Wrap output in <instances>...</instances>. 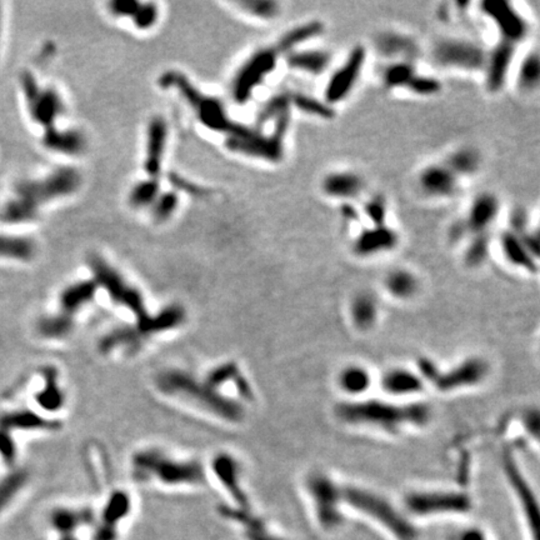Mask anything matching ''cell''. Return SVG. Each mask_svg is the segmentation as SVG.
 Here are the masks:
<instances>
[{
	"mask_svg": "<svg viewBox=\"0 0 540 540\" xmlns=\"http://www.w3.org/2000/svg\"><path fill=\"white\" fill-rule=\"evenodd\" d=\"M338 419L354 427L377 428L389 434L408 427H423L430 419V408L423 403L398 404L386 400H350L335 408Z\"/></svg>",
	"mask_w": 540,
	"mask_h": 540,
	"instance_id": "cell-1",
	"label": "cell"
},
{
	"mask_svg": "<svg viewBox=\"0 0 540 540\" xmlns=\"http://www.w3.org/2000/svg\"><path fill=\"white\" fill-rule=\"evenodd\" d=\"M79 184V174L72 168L58 169L55 173L38 181L24 183L17 188V197L6 209L7 218L18 221L30 219L48 201L73 193Z\"/></svg>",
	"mask_w": 540,
	"mask_h": 540,
	"instance_id": "cell-2",
	"label": "cell"
},
{
	"mask_svg": "<svg viewBox=\"0 0 540 540\" xmlns=\"http://www.w3.org/2000/svg\"><path fill=\"white\" fill-rule=\"evenodd\" d=\"M341 494L346 506L378 523L395 539L415 540L418 538V530L413 523L384 497L353 486L341 488Z\"/></svg>",
	"mask_w": 540,
	"mask_h": 540,
	"instance_id": "cell-3",
	"label": "cell"
},
{
	"mask_svg": "<svg viewBox=\"0 0 540 540\" xmlns=\"http://www.w3.org/2000/svg\"><path fill=\"white\" fill-rule=\"evenodd\" d=\"M488 50L477 40L448 35L434 41L430 58L437 67L463 73H481Z\"/></svg>",
	"mask_w": 540,
	"mask_h": 540,
	"instance_id": "cell-4",
	"label": "cell"
},
{
	"mask_svg": "<svg viewBox=\"0 0 540 540\" xmlns=\"http://www.w3.org/2000/svg\"><path fill=\"white\" fill-rule=\"evenodd\" d=\"M367 61V48L363 44L354 46L339 67L335 68L333 72L329 74L321 98L333 108L344 103L359 84Z\"/></svg>",
	"mask_w": 540,
	"mask_h": 540,
	"instance_id": "cell-5",
	"label": "cell"
},
{
	"mask_svg": "<svg viewBox=\"0 0 540 540\" xmlns=\"http://www.w3.org/2000/svg\"><path fill=\"white\" fill-rule=\"evenodd\" d=\"M163 83L178 88L184 98L189 101V104L195 109L200 121L208 128H212L218 132H229L230 137H234L241 130L243 126L235 124L232 120H229L221 103L199 93L192 84H189V81L183 75L169 73L163 80Z\"/></svg>",
	"mask_w": 540,
	"mask_h": 540,
	"instance_id": "cell-6",
	"label": "cell"
},
{
	"mask_svg": "<svg viewBox=\"0 0 540 540\" xmlns=\"http://www.w3.org/2000/svg\"><path fill=\"white\" fill-rule=\"evenodd\" d=\"M308 493L313 501L314 512L320 527L333 530L343 521L341 488L327 474H312L307 480Z\"/></svg>",
	"mask_w": 540,
	"mask_h": 540,
	"instance_id": "cell-7",
	"label": "cell"
},
{
	"mask_svg": "<svg viewBox=\"0 0 540 540\" xmlns=\"http://www.w3.org/2000/svg\"><path fill=\"white\" fill-rule=\"evenodd\" d=\"M472 506V498L457 490H420L408 494L406 498V507L417 517L464 514L470 512Z\"/></svg>",
	"mask_w": 540,
	"mask_h": 540,
	"instance_id": "cell-8",
	"label": "cell"
},
{
	"mask_svg": "<svg viewBox=\"0 0 540 540\" xmlns=\"http://www.w3.org/2000/svg\"><path fill=\"white\" fill-rule=\"evenodd\" d=\"M279 55L275 47L261 48L247 60L234 79L233 95L237 103L244 104L250 99L255 89L275 70Z\"/></svg>",
	"mask_w": 540,
	"mask_h": 540,
	"instance_id": "cell-9",
	"label": "cell"
},
{
	"mask_svg": "<svg viewBox=\"0 0 540 540\" xmlns=\"http://www.w3.org/2000/svg\"><path fill=\"white\" fill-rule=\"evenodd\" d=\"M479 12L492 21L499 39L519 46L527 39L530 27L519 10L507 0H484L479 4Z\"/></svg>",
	"mask_w": 540,
	"mask_h": 540,
	"instance_id": "cell-10",
	"label": "cell"
},
{
	"mask_svg": "<svg viewBox=\"0 0 540 540\" xmlns=\"http://www.w3.org/2000/svg\"><path fill=\"white\" fill-rule=\"evenodd\" d=\"M161 387L169 393H181L189 395L190 398L198 399L203 406L213 409V412L229 418V419H239L241 410L237 404L226 399H221L217 394L209 392L207 388H203L199 384L194 383L183 374L169 373L161 378Z\"/></svg>",
	"mask_w": 540,
	"mask_h": 540,
	"instance_id": "cell-11",
	"label": "cell"
},
{
	"mask_svg": "<svg viewBox=\"0 0 540 540\" xmlns=\"http://www.w3.org/2000/svg\"><path fill=\"white\" fill-rule=\"evenodd\" d=\"M417 187L429 199H453L461 192V180L443 161L430 163L420 169Z\"/></svg>",
	"mask_w": 540,
	"mask_h": 540,
	"instance_id": "cell-12",
	"label": "cell"
},
{
	"mask_svg": "<svg viewBox=\"0 0 540 540\" xmlns=\"http://www.w3.org/2000/svg\"><path fill=\"white\" fill-rule=\"evenodd\" d=\"M518 46L506 40L498 39L488 50L486 66L483 69L484 86L488 93L498 94L507 86L514 60L517 58Z\"/></svg>",
	"mask_w": 540,
	"mask_h": 540,
	"instance_id": "cell-13",
	"label": "cell"
},
{
	"mask_svg": "<svg viewBox=\"0 0 540 540\" xmlns=\"http://www.w3.org/2000/svg\"><path fill=\"white\" fill-rule=\"evenodd\" d=\"M400 234L389 224L361 228L352 241V253L358 258H374L392 253L399 247Z\"/></svg>",
	"mask_w": 540,
	"mask_h": 540,
	"instance_id": "cell-14",
	"label": "cell"
},
{
	"mask_svg": "<svg viewBox=\"0 0 540 540\" xmlns=\"http://www.w3.org/2000/svg\"><path fill=\"white\" fill-rule=\"evenodd\" d=\"M375 53L386 61H414L421 55L419 41L410 34L399 30H383L374 38Z\"/></svg>",
	"mask_w": 540,
	"mask_h": 540,
	"instance_id": "cell-15",
	"label": "cell"
},
{
	"mask_svg": "<svg viewBox=\"0 0 540 540\" xmlns=\"http://www.w3.org/2000/svg\"><path fill=\"white\" fill-rule=\"evenodd\" d=\"M137 469H149L148 473L158 475L166 483H200L203 472L195 464H178L154 454H141L135 459Z\"/></svg>",
	"mask_w": 540,
	"mask_h": 540,
	"instance_id": "cell-16",
	"label": "cell"
},
{
	"mask_svg": "<svg viewBox=\"0 0 540 540\" xmlns=\"http://www.w3.org/2000/svg\"><path fill=\"white\" fill-rule=\"evenodd\" d=\"M320 190L329 199L340 203L354 201L366 192V179L361 174L350 169L333 170L323 177Z\"/></svg>",
	"mask_w": 540,
	"mask_h": 540,
	"instance_id": "cell-17",
	"label": "cell"
},
{
	"mask_svg": "<svg viewBox=\"0 0 540 540\" xmlns=\"http://www.w3.org/2000/svg\"><path fill=\"white\" fill-rule=\"evenodd\" d=\"M487 374L488 366L484 360L470 358L449 369L446 373H438L433 381L441 392H454L479 384Z\"/></svg>",
	"mask_w": 540,
	"mask_h": 540,
	"instance_id": "cell-18",
	"label": "cell"
},
{
	"mask_svg": "<svg viewBox=\"0 0 540 540\" xmlns=\"http://www.w3.org/2000/svg\"><path fill=\"white\" fill-rule=\"evenodd\" d=\"M504 469L508 480L513 487L514 493L521 503V508L527 518L528 526L533 534V539L538 540L539 539V506L535 495L532 492V488L529 487L527 479L520 472L519 467L512 455L506 457Z\"/></svg>",
	"mask_w": 540,
	"mask_h": 540,
	"instance_id": "cell-19",
	"label": "cell"
},
{
	"mask_svg": "<svg viewBox=\"0 0 540 540\" xmlns=\"http://www.w3.org/2000/svg\"><path fill=\"white\" fill-rule=\"evenodd\" d=\"M501 201L492 192H481L474 197L463 217L470 235L490 233V229L499 218Z\"/></svg>",
	"mask_w": 540,
	"mask_h": 540,
	"instance_id": "cell-20",
	"label": "cell"
},
{
	"mask_svg": "<svg viewBox=\"0 0 540 540\" xmlns=\"http://www.w3.org/2000/svg\"><path fill=\"white\" fill-rule=\"evenodd\" d=\"M92 266L97 279L99 280L100 284L107 288L108 292L114 299L130 308L134 313L138 314L139 317L144 315V307L139 293L133 288L129 287L126 280L121 279V277L118 275L113 268L109 267L98 258L93 259Z\"/></svg>",
	"mask_w": 540,
	"mask_h": 540,
	"instance_id": "cell-21",
	"label": "cell"
},
{
	"mask_svg": "<svg viewBox=\"0 0 540 540\" xmlns=\"http://www.w3.org/2000/svg\"><path fill=\"white\" fill-rule=\"evenodd\" d=\"M284 57L289 69L313 78L329 72L334 60L332 50L327 48H299Z\"/></svg>",
	"mask_w": 540,
	"mask_h": 540,
	"instance_id": "cell-22",
	"label": "cell"
},
{
	"mask_svg": "<svg viewBox=\"0 0 540 540\" xmlns=\"http://www.w3.org/2000/svg\"><path fill=\"white\" fill-rule=\"evenodd\" d=\"M327 27L324 21L320 19H310L300 23L298 26L289 29L288 32L280 37L277 46V50L279 52L280 55L293 52L295 49L304 48L309 41L318 39L326 34Z\"/></svg>",
	"mask_w": 540,
	"mask_h": 540,
	"instance_id": "cell-23",
	"label": "cell"
},
{
	"mask_svg": "<svg viewBox=\"0 0 540 540\" xmlns=\"http://www.w3.org/2000/svg\"><path fill=\"white\" fill-rule=\"evenodd\" d=\"M28 99L34 118L43 124H52L63 112V104L58 94L52 90H37L33 79H28Z\"/></svg>",
	"mask_w": 540,
	"mask_h": 540,
	"instance_id": "cell-24",
	"label": "cell"
},
{
	"mask_svg": "<svg viewBox=\"0 0 540 540\" xmlns=\"http://www.w3.org/2000/svg\"><path fill=\"white\" fill-rule=\"evenodd\" d=\"M500 252L508 263L518 269H523L528 273H537L538 264L527 247L523 244L519 235L504 229L499 237Z\"/></svg>",
	"mask_w": 540,
	"mask_h": 540,
	"instance_id": "cell-25",
	"label": "cell"
},
{
	"mask_svg": "<svg viewBox=\"0 0 540 540\" xmlns=\"http://www.w3.org/2000/svg\"><path fill=\"white\" fill-rule=\"evenodd\" d=\"M381 388L393 397H407L421 392L424 379L419 374L406 368H393L383 375Z\"/></svg>",
	"mask_w": 540,
	"mask_h": 540,
	"instance_id": "cell-26",
	"label": "cell"
},
{
	"mask_svg": "<svg viewBox=\"0 0 540 540\" xmlns=\"http://www.w3.org/2000/svg\"><path fill=\"white\" fill-rule=\"evenodd\" d=\"M130 509V503L127 495L123 493L114 494L108 501L104 509L99 527L94 533V540H117V526Z\"/></svg>",
	"mask_w": 540,
	"mask_h": 540,
	"instance_id": "cell-27",
	"label": "cell"
},
{
	"mask_svg": "<svg viewBox=\"0 0 540 540\" xmlns=\"http://www.w3.org/2000/svg\"><path fill=\"white\" fill-rule=\"evenodd\" d=\"M443 163L461 180L472 178L479 173L483 166V157L479 149L461 146L449 152Z\"/></svg>",
	"mask_w": 540,
	"mask_h": 540,
	"instance_id": "cell-28",
	"label": "cell"
},
{
	"mask_svg": "<svg viewBox=\"0 0 540 540\" xmlns=\"http://www.w3.org/2000/svg\"><path fill=\"white\" fill-rule=\"evenodd\" d=\"M417 73L418 67L414 61H388L380 72V83L388 92L404 90Z\"/></svg>",
	"mask_w": 540,
	"mask_h": 540,
	"instance_id": "cell-29",
	"label": "cell"
},
{
	"mask_svg": "<svg viewBox=\"0 0 540 540\" xmlns=\"http://www.w3.org/2000/svg\"><path fill=\"white\" fill-rule=\"evenodd\" d=\"M384 288L393 298L407 300L419 292L420 281L412 270L397 268L386 275Z\"/></svg>",
	"mask_w": 540,
	"mask_h": 540,
	"instance_id": "cell-30",
	"label": "cell"
},
{
	"mask_svg": "<svg viewBox=\"0 0 540 540\" xmlns=\"http://www.w3.org/2000/svg\"><path fill=\"white\" fill-rule=\"evenodd\" d=\"M289 95L292 109H297L298 112L306 114L308 117L329 121L333 120L337 115L335 108L329 106L323 98H318L313 94L289 90Z\"/></svg>",
	"mask_w": 540,
	"mask_h": 540,
	"instance_id": "cell-31",
	"label": "cell"
},
{
	"mask_svg": "<svg viewBox=\"0 0 540 540\" xmlns=\"http://www.w3.org/2000/svg\"><path fill=\"white\" fill-rule=\"evenodd\" d=\"M338 386L343 393L358 397L366 393L372 386V375L367 368L352 364L343 368L338 375Z\"/></svg>",
	"mask_w": 540,
	"mask_h": 540,
	"instance_id": "cell-32",
	"label": "cell"
},
{
	"mask_svg": "<svg viewBox=\"0 0 540 540\" xmlns=\"http://www.w3.org/2000/svg\"><path fill=\"white\" fill-rule=\"evenodd\" d=\"M515 84L519 92L532 94L539 88L540 58L537 50L526 54L517 69Z\"/></svg>",
	"mask_w": 540,
	"mask_h": 540,
	"instance_id": "cell-33",
	"label": "cell"
},
{
	"mask_svg": "<svg viewBox=\"0 0 540 540\" xmlns=\"http://www.w3.org/2000/svg\"><path fill=\"white\" fill-rule=\"evenodd\" d=\"M167 140V127L161 119H155L149 128L148 138L147 172L150 175H158L161 167Z\"/></svg>",
	"mask_w": 540,
	"mask_h": 540,
	"instance_id": "cell-34",
	"label": "cell"
},
{
	"mask_svg": "<svg viewBox=\"0 0 540 540\" xmlns=\"http://www.w3.org/2000/svg\"><path fill=\"white\" fill-rule=\"evenodd\" d=\"M350 318L353 324L360 330H368L378 319V303L374 295L360 293L350 304Z\"/></svg>",
	"mask_w": 540,
	"mask_h": 540,
	"instance_id": "cell-35",
	"label": "cell"
},
{
	"mask_svg": "<svg viewBox=\"0 0 540 540\" xmlns=\"http://www.w3.org/2000/svg\"><path fill=\"white\" fill-rule=\"evenodd\" d=\"M94 515L90 510H74V509H57L52 513L50 521L54 529L59 534L75 533L79 528L90 524Z\"/></svg>",
	"mask_w": 540,
	"mask_h": 540,
	"instance_id": "cell-36",
	"label": "cell"
},
{
	"mask_svg": "<svg viewBox=\"0 0 540 540\" xmlns=\"http://www.w3.org/2000/svg\"><path fill=\"white\" fill-rule=\"evenodd\" d=\"M466 250H464V263L468 268L481 267L490 254V246L492 238L490 234L481 233L473 234L466 241Z\"/></svg>",
	"mask_w": 540,
	"mask_h": 540,
	"instance_id": "cell-37",
	"label": "cell"
},
{
	"mask_svg": "<svg viewBox=\"0 0 540 540\" xmlns=\"http://www.w3.org/2000/svg\"><path fill=\"white\" fill-rule=\"evenodd\" d=\"M52 423L39 418L30 412H14L0 417V429L9 432L10 429H37V428H52Z\"/></svg>",
	"mask_w": 540,
	"mask_h": 540,
	"instance_id": "cell-38",
	"label": "cell"
},
{
	"mask_svg": "<svg viewBox=\"0 0 540 540\" xmlns=\"http://www.w3.org/2000/svg\"><path fill=\"white\" fill-rule=\"evenodd\" d=\"M227 513L230 518L243 524L248 540H284L270 533L259 519L249 515L244 510H227Z\"/></svg>",
	"mask_w": 540,
	"mask_h": 540,
	"instance_id": "cell-39",
	"label": "cell"
},
{
	"mask_svg": "<svg viewBox=\"0 0 540 540\" xmlns=\"http://www.w3.org/2000/svg\"><path fill=\"white\" fill-rule=\"evenodd\" d=\"M361 217L369 221V226L388 224L389 203L384 194H374L360 208Z\"/></svg>",
	"mask_w": 540,
	"mask_h": 540,
	"instance_id": "cell-40",
	"label": "cell"
},
{
	"mask_svg": "<svg viewBox=\"0 0 540 540\" xmlns=\"http://www.w3.org/2000/svg\"><path fill=\"white\" fill-rule=\"evenodd\" d=\"M441 90H443V83L438 77L432 74L419 73V72L414 75L407 88L404 89V92L421 98L435 97L441 93Z\"/></svg>",
	"mask_w": 540,
	"mask_h": 540,
	"instance_id": "cell-41",
	"label": "cell"
},
{
	"mask_svg": "<svg viewBox=\"0 0 540 540\" xmlns=\"http://www.w3.org/2000/svg\"><path fill=\"white\" fill-rule=\"evenodd\" d=\"M34 253L33 243L26 238L0 235V257L29 259Z\"/></svg>",
	"mask_w": 540,
	"mask_h": 540,
	"instance_id": "cell-42",
	"label": "cell"
},
{
	"mask_svg": "<svg viewBox=\"0 0 540 540\" xmlns=\"http://www.w3.org/2000/svg\"><path fill=\"white\" fill-rule=\"evenodd\" d=\"M292 106H290V95L289 90L283 92V93L274 95L273 98L268 100L266 106L261 108V110L258 115V121L260 124H266L268 121H275L283 114L292 112Z\"/></svg>",
	"mask_w": 540,
	"mask_h": 540,
	"instance_id": "cell-43",
	"label": "cell"
},
{
	"mask_svg": "<svg viewBox=\"0 0 540 540\" xmlns=\"http://www.w3.org/2000/svg\"><path fill=\"white\" fill-rule=\"evenodd\" d=\"M48 147L54 148L59 152L68 154L79 153L84 146V140L79 133L69 132V133H60L52 130L46 138Z\"/></svg>",
	"mask_w": 540,
	"mask_h": 540,
	"instance_id": "cell-44",
	"label": "cell"
},
{
	"mask_svg": "<svg viewBox=\"0 0 540 540\" xmlns=\"http://www.w3.org/2000/svg\"><path fill=\"white\" fill-rule=\"evenodd\" d=\"M26 481H27V474L21 470L9 474L0 481V513L13 500L14 497L26 484Z\"/></svg>",
	"mask_w": 540,
	"mask_h": 540,
	"instance_id": "cell-45",
	"label": "cell"
},
{
	"mask_svg": "<svg viewBox=\"0 0 540 540\" xmlns=\"http://www.w3.org/2000/svg\"><path fill=\"white\" fill-rule=\"evenodd\" d=\"M217 472L219 474V477H221V479L224 480L227 487L230 489L229 492H232V494H233L234 499L240 503L241 507H246L247 506V499H246L244 494L241 493V489H239L238 484H237L233 463L228 458L218 459V461H217Z\"/></svg>",
	"mask_w": 540,
	"mask_h": 540,
	"instance_id": "cell-46",
	"label": "cell"
},
{
	"mask_svg": "<svg viewBox=\"0 0 540 540\" xmlns=\"http://www.w3.org/2000/svg\"><path fill=\"white\" fill-rule=\"evenodd\" d=\"M94 286L90 283H83L77 287L68 289L61 297V304L67 310L79 307L93 297Z\"/></svg>",
	"mask_w": 540,
	"mask_h": 540,
	"instance_id": "cell-47",
	"label": "cell"
},
{
	"mask_svg": "<svg viewBox=\"0 0 540 540\" xmlns=\"http://www.w3.org/2000/svg\"><path fill=\"white\" fill-rule=\"evenodd\" d=\"M241 7L260 19H274L280 14V4L277 1L268 0H248L243 1Z\"/></svg>",
	"mask_w": 540,
	"mask_h": 540,
	"instance_id": "cell-48",
	"label": "cell"
},
{
	"mask_svg": "<svg viewBox=\"0 0 540 540\" xmlns=\"http://www.w3.org/2000/svg\"><path fill=\"white\" fill-rule=\"evenodd\" d=\"M530 215L527 209L521 206L514 207L508 215V228L517 235L526 233L530 229Z\"/></svg>",
	"mask_w": 540,
	"mask_h": 540,
	"instance_id": "cell-49",
	"label": "cell"
},
{
	"mask_svg": "<svg viewBox=\"0 0 540 540\" xmlns=\"http://www.w3.org/2000/svg\"><path fill=\"white\" fill-rule=\"evenodd\" d=\"M53 372H48L47 387L38 395V403L48 409H55L61 404V395L55 388Z\"/></svg>",
	"mask_w": 540,
	"mask_h": 540,
	"instance_id": "cell-50",
	"label": "cell"
},
{
	"mask_svg": "<svg viewBox=\"0 0 540 540\" xmlns=\"http://www.w3.org/2000/svg\"><path fill=\"white\" fill-rule=\"evenodd\" d=\"M157 192H158V184L153 180L147 181V183H141L134 189L130 200L135 206L141 207V206H146L148 203H150L154 199V197L157 195Z\"/></svg>",
	"mask_w": 540,
	"mask_h": 540,
	"instance_id": "cell-51",
	"label": "cell"
},
{
	"mask_svg": "<svg viewBox=\"0 0 540 540\" xmlns=\"http://www.w3.org/2000/svg\"><path fill=\"white\" fill-rule=\"evenodd\" d=\"M470 237L469 229H468L466 220L461 218L454 219L447 229V239L450 246H459L461 243L467 241Z\"/></svg>",
	"mask_w": 540,
	"mask_h": 540,
	"instance_id": "cell-52",
	"label": "cell"
},
{
	"mask_svg": "<svg viewBox=\"0 0 540 540\" xmlns=\"http://www.w3.org/2000/svg\"><path fill=\"white\" fill-rule=\"evenodd\" d=\"M70 328V321L64 318H48L40 323V332L46 337H61Z\"/></svg>",
	"mask_w": 540,
	"mask_h": 540,
	"instance_id": "cell-53",
	"label": "cell"
},
{
	"mask_svg": "<svg viewBox=\"0 0 540 540\" xmlns=\"http://www.w3.org/2000/svg\"><path fill=\"white\" fill-rule=\"evenodd\" d=\"M157 17H158V12L153 4H148V6L139 4V7L133 15L134 23L137 24V27L146 29L153 26Z\"/></svg>",
	"mask_w": 540,
	"mask_h": 540,
	"instance_id": "cell-54",
	"label": "cell"
},
{
	"mask_svg": "<svg viewBox=\"0 0 540 540\" xmlns=\"http://www.w3.org/2000/svg\"><path fill=\"white\" fill-rule=\"evenodd\" d=\"M339 215L340 219L347 224V226H353L359 223L361 220V213H360L359 208L357 207L354 204V201H346V203H340L339 206Z\"/></svg>",
	"mask_w": 540,
	"mask_h": 540,
	"instance_id": "cell-55",
	"label": "cell"
},
{
	"mask_svg": "<svg viewBox=\"0 0 540 540\" xmlns=\"http://www.w3.org/2000/svg\"><path fill=\"white\" fill-rule=\"evenodd\" d=\"M0 454L8 464L13 463L15 459V454H17L13 440L8 432L3 430V429H0Z\"/></svg>",
	"mask_w": 540,
	"mask_h": 540,
	"instance_id": "cell-56",
	"label": "cell"
},
{
	"mask_svg": "<svg viewBox=\"0 0 540 540\" xmlns=\"http://www.w3.org/2000/svg\"><path fill=\"white\" fill-rule=\"evenodd\" d=\"M175 204H177V199L174 198L173 195H168L160 201L159 206L157 208V217L159 219L167 218L173 212Z\"/></svg>",
	"mask_w": 540,
	"mask_h": 540,
	"instance_id": "cell-57",
	"label": "cell"
},
{
	"mask_svg": "<svg viewBox=\"0 0 540 540\" xmlns=\"http://www.w3.org/2000/svg\"><path fill=\"white\" fill-rule=\"evenodd\" d=\"M458 540H487V538L480 529L472 528V529H467L463 533H460Z\"/></svg>",
	"mask_w": 540,
	"mask_h": 540,
	"instance_id": "cell-58",
	"label": "cell"
},
{
	"mask_svg": "<svg viewBox=\"0 0 540 540\" xmlns=\"http://www.w3.org/2000/svg\"><path fill=\"white\" fill-rule=\"evenodd\" d=\"M454 13L453 8L449 4H441L437 10V18L441 23H450L452 21V14Z\"/></svg>",
	"mask_w": 540,
	"mask_h": 540,
	"instance_id": "cell-59",
	"label": "cell"
},
{
	"mask_svg": "<svg viewBox=\"0 0 540 540\" xmlns=\"http://www.w3.org/2000/svg\"><path fill=\"white\" fill-rule=\"evenodd\" d=\"M59 540H78V538L72 532V533L59 534Z\"/></svg>",
	"mask_w": 540,
	"mask_h": 540,
	"instance_id": "cell-60",
	"label": "cell"
}]
</instances>
